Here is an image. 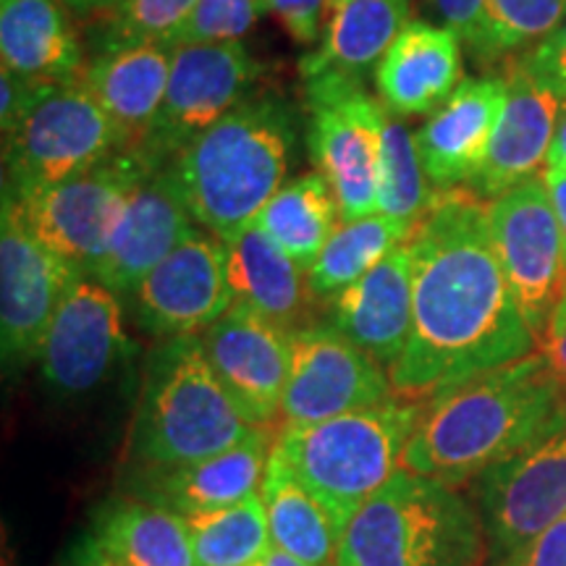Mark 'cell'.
I'll return each mask as SVG.
<instances>
[{"label": "cell", "instance_id": "cell-1", "mask_svg": "<svg viewBox=\"0 0 566 566\" xmlns=\"http://www.w3.org/2000/svg\"><path fill=\"white\" fill-rule=\"evenodd\" d=\"M412 336L388 378L396 396L433 399L446 388L537 352L491 237L488 202L472 189H438L409 237Z\"/></svg>", "mask_w": 566, "mask_h": 566}, {"label": "cell", "instance_id": "cell-2", "mask_svg": "<svg viewBox=\"0 0 566 566\" xmlns=\"http://www.w3.org/2000/svg\"><path fill=\"white\" fill-rule=\"evenodd\" d=\"M566 415V396L541 352L436 394L405 451V470L462 488Z\"/></svg>", "mask_w": 566, "mask_h": 566}, {"label": "cell", "instance_id": "cell-3", "mask_svg": "<svg viewBox=\"0 0 566 566\" xmlns=\"http://www.w3.org/2000/svg\"><path fill=\"white\" fill-rule=\"evenodd\" d=\"M294 145L296 118L279 97L237 105L174 163L195 221L221 242L252 226L283 187Z\"/></svg>", "mask_w": 566, "mask_h": 566}, {"label": "cell", "instance_id": "cell-4", "mask_svg": "<svg viewBox=\"0 0 566 566\" xmlns=\"http://www.w3.org/2000/svg\"><path fill=\"white\" fill-rule=\"evenodd\" d=\"M258 428L212 370L200 336L166 338L145 367L129 433L132 467L200 462Z\"/></svg>", "mask_w": 566, "mask_h": 566}, {"label": "cell", "instance_id": "cell-5", "mask_svg": "<svg viewBox=\"0 0 566 566\" xmlns=\"http://www.w3.org/2000/svg\"><path fill=\"white\" fill-rule=\"evenodd\" d=\"M483 558L478 506L401 467L344 527L334 566H478Z\"/></svg>", "mask_w": 566, "mask_h": 566}, {"label": "cell", "instance_id": "cell-6", "mask_svg": "<svg viewBox=\"0 0 566 566\" xmlns=\"http://www.w3.org/2000/svg\"><path fill=\"white\" fill-rule=\"evenodd\" d=\"M422 415V401L391 396L323 422L289 424L275 446L344 533L359 506L401 470Z\"/></svg>", "mask_w": 566, "mask_h": 566}, {"label": "cell", "instance_id": "cell-7", "mask_svg": "<svg viewBox=\"0 0 566 566\" xmlns=\"http://www.w3.org/2000/svg\"><path fill=\"white\" fill-rule=\"evenodd\" d=\"M310 108V158L334 189L342 223L378 212L386 105L359 76L321 74L304 80Z\"/></svg>", "mask_w": 566, "mask_h": 566}, {"label": "cell", "instance_id": "cell-8", "mask_svg": "<svg viewBox=\"0 0 566 566\" xmlns=\"http://www.w3.org/2000/svg\"><path fill=\"white\" fill-rule=\"evenodd\" d=\"M124 150L122 134L92 92L82 82L63 84L3 134V192L53 187Z\"/></svg>", "mask_w": 566, "mask_h": 566}, {"label": "cell", "instance_id": "cell-9", "mask_svg": "<svg viewBox=\"0 0 566 566\" xmlns=\"http://www.w3.org/2000/svg\"><path fill=\"white\" fill-rule=\"evenodd\" d=\"M155 168L145 153L124 150L80 176L13 197L42 242L82 275H95L126 200Z\"/></svg>", "mask_w": 566, "mask_h": 566}, {"label": "cell", "instance_id": "cell-10", "mask_svg": "<svg viewBox=\"0 0 566 566\" xmlns=\"http://www.w3.org/2000/svg\"><path fill=\"white\" fill-rule=\"evenodd\" d=\"M478 514L491 566L566 514V415L478 478Z\"/></svg>", "mask_w": 566, "mask_h": 566}, {"label": "cell", "instance_id": "cell-11", "mask_svg": "<svg viewBox=\"0 0 566 566\" xmlns=\"http://www.w3.org/2000/svg\"><path fill=\"white\" fill-rule=\"evenodd\" d=\"M488 221L514 300L541 342L566 292V239L543 176L488 202Z\"/></svg>", "mask_w": 566, "mask_h": 566}, {"label": "cell", "instance_id": "cell-12", "mask_svg": "<svg viewBox=\"0 0 566 566\" xmlns=\"http://www.w3.org/2000/svg\"><path fill=\"white\" fill-rule=\"evenodd\" d=\"M258 80L260 63L242 42L174 48L163 108L139 153L168 166L200 134L242 105Z\"/></svg>", "mask_w": 566, "mask_h": 566}, {"label": "cell", "instance_id": "cell-13", "mask_svg": "<svg viewBox=\"0 0 566 566\" xmlns=\"http://www.w3.org/2000/svg\"><path fill=\"white\" fill-rule=\"evenodd\" d=\"M80 271L32 231L17 197L0 216V344L6 363L38 359L48 325Z\"/></svg>", "mask_w": 566, "mask_h": 566}, {"label": "cell", "instance_id": "cell-14", "mask_svg": "<svg viewBox=\"0 0 566 566\" xmlns=\"http://www.w3.org/2000/svg\"><path fill=\"white\" fill-rule=\"evenodd\" d=\"M386 367L331 325L294 331L292 370L281 399L289 424H313L391 399Z\"/></svg>", "mask_w": 566, "mask_h": 566}, {"label": "cell", "instance_id": "cell-15", "mask_svg": "<svg viewBox=\"0 0 566 566\" xmlns=\"http://www.w3.org/2000/svg\"><path fill=\"white\" fill-rule=\"evenodd\" d=\"M132 349L118 294L80 275L61 300L40 346L42 380L59 396L90 394Z\"/></svg>", "mask_w": 566, "mask_h": 566}, {"label": "cell", "instance_id": "cell-16", "mask_svg": "<svg viewBox=\"0 0 566 566\" xmlns=\"http://www.w3.org/2000/svg\"><path fill=\"white\" fill-rule=\"evenodd\" d=\"M139 325L160 338L200 336L237 302L229 252L212 233L192 231L134 289Z\"/></svg>", "mask_w": 566, "mask_h": 566}, {"label": "cell", "instance_id": "cell-17", "mask_svg": "<svg viewBox=\"0 0 566 566\" xmlns=\"http://www.w3.org/2000/svg\"><path fill=\"white\" fill-rule=\"evenodd\" d=\"M205 357L254 424L268 428L281 415L292 370L294 331L250 304L233 302L221 321L200 334Z\"/></svg>", "mask_w": 566, "mask_h": 566}, {"label": "cell", "instance_id": "cell-18", "mask_svg": "<svg viewBox=\"0 0 566 566\" xmlns=\"http://www.w3.org/2000/svg\"><path fill=\"white\" fill-rule=\"evenodd\" d=\"M176 166H160L137 184L92 279L116 294H134L153 268L195 231Z\"/></svg>", "mask_w": 566, "mask_h": 566}, {"label": "cell", "instance_id": "cell-19", "mask_svg": "<svg viewBox=\"0 0 566 566\" xmlns=\"http://www.w3.org/2000/svg\"><path fill=\"white\" fill-rule=\"evenodd\" d=\"M268 441V428H258L233 449L200 462L132 467L126 491L181 516L233 506L263 488L268 457L273 449Z\"/></svg>", "mask_w": 566, "mask_h": 566}, {"label": "cell", "instance_id": "cell-20", "mask_svg": "<svg viewBox=\"0 0 566 566\" xmlns=\"http://www.w3.org/2000/svg\"><path fill=\"white\" fill-rule=\"evenodd\" d=\"M506 108V76L464 80L417 132L424 174L436 189L472 184Z\"/></svg>", "mask_w": 566, "mask_h": 566}, {"label": "cell", "instance_id": "cell-21", "mask_svg": "<svg viewBox=\"0 0 566 566\" xmlns=\"http://www.w3.org/2000/svg\"><path fill=\"white\" fill-rule=\"evenodd\" d=\"M415 271L409 242L388 252L370 273L334 296V325L391 370L412 336Z\"/></svg>", "mask_w": 566, "mask_h": 566}, {"label": "cell", "instance_id": "cell-22", "mask_svg": "<svg viewBox=\"0 0 566 566\" xmlns=\"http://www.w3.org/2000/svg\"><path fill=\"white\" fill-rule=\"evenodd\" d=\"M506 108L493 134L488 158L472 189L483 200L514 189L516 184L535 179L548 163L551 145L562 113V101L541 84H535L520 66L506 71Z\"/></svg>", "mask_w": 566, "mask_h": 566}, {"label": "cell", "instance_id": "cell-23", "mask_svg": "<svg viewBox=\"0 0 566 566\" xmlns=\"http://www.w3.org/2000/svg\"><path fill=\"white\" fill-rule=\"evenodd\" d=\"M462 82V40L428 21L409 19L375 66L380 103L399 118L436 113Z\"/></svg>", "mask_w": 566, "mask_h": 566}, {"label": "cell", "instance_id": "cell-24", "mask_svg": "<svg viewBox=\"0 0 566 566\" xmlns=\"http://www.w3.org/2000/svg\"><path fill=\"white\" fill-rule=\"evenodd\" d=\"M171 74V48L139 42L103 51L84 66L80 82L122 134L126 150H139L150 137Z\"/></svg>", "mask_w": 566, "mask_h": 566}, {"label": "cell", "instance_id": "cell-25", "mask_svg": "<svg viewBox=\"0 0 566 566\" xmlns=\"http://www.w3.org/2000/svg\"><path fill=\"white\" fill-rule=\"evenodd\" d=\"M0 55L3 69L48 87L80 82L84 71L80 38L61 0H3Z\"/></svg>", "mask_w": 566, "mask_h": 566}, {"label": "cell", "instance_id": "cell-26", "mask_svg": "<svg viewBox=\"0 0 566 566\" xmlns=\"http://www.w3.org/2000/svg\"><path fill=\"white\" fill-rule=\"evenodd\" d=\"M409 21V0H328L321 42L300 61L302 82L321 74L363 80Z\"/></svg>", "mask_w": 566, "mask_h": 566}, {"label": "cell", "instance_id": "cell-27", "mask_svg": "<svg viewBox=\"0 0 566 566\" xmlns=\"http://www.w3.org/2000/svg\"><path fill=\"white\" fill-rule=\"evenodd\" d=\"M223 244L237 302L250 304L289 331L304 328L302 317L313 292L302 268L254 223L223 239Z\"/></svg>", "mask_w": 566, "mask_h": 566}, {"label": "cell", "instance_id": "cell-28", "mask_svg": "<svg viewBox=\"0 0 566 566\" xmlns=\"http://www.w3.org/2000/svg\"><path fill=\"white\" fill-rule=\"evenodd\" d=\"M263 504L273 546L313 566H334L342 527L323 501L296 478V472L273 443L263 478Z\"/></svg>", "mask_w": 566, "mask_h": 566}, {"label": "cell", "instance_id": "cell-29", "mask_svg": "<svg viewBox=\"0 0 566 566\" xmlns=\"http://www.w3.org/2000/svg\"><path fill=\"white\" fill-rule=\"evenodd\" d=\"M92 535L126 566H197L187 516L137 495L105 501Z\"/></svg>", "mask_w": 566, "mask_h": 566}, {"label": "cell", "instance_id": "cell-30", "mask_svg": "<svg viewBox=\"0 0 566 566\" xmlns=\"http://www.w3.org/2000/svg\"><path fill=\"white\" fill-rule=\"evenodd\" d=\"M254 226H260L307 273L342 226V212L331 184L315 171L283 184L260 210Z\"/></svg>", "mask_w": 566, "mask_h": 566}, {"label": "cell", "instance_id": "cell-31", "mask_svg": "<svg viewBox=\"0 0 566 566\" xmlns=\"http://www.w3.org/2000/svg\"><path fill=\"white\" fill-rule=\"evenodd\" d=\"M409 237L412 233L405 226L380 216V212L342 223L328 239L315 265L307 271L310 292L317 300H334L346 286L370 273L388 252L407 244Z\"/></svg>", "mask_w": 566, "mask_h": 566}, {"label": "cell", "instance_id": "cell-32", "mask_svg": "<svg viewBox=\"0 0 566 566\" xmlns=\"http://www.w3.org/2000/svg\"><path fill=\"white\" fill-rule=\"evenodd\" d=\"M197 566H260L273 548L263 493L239 504L187 516Z\"/></svg>", "mask_w": 566, "mask_h": 566}, {"label": "cell", "instance_id": "cell-33", "mask_svg": "<svg viewBox=\"0 0 566 566\" xmlns=\"http://www.w3.org/2000/svg\"><path fill=\"white\" fill-rule=\"evenodd\" d=\"M438 189L424 174L417 132L388 113L384 126V150H380L378 212L415 233L428 212L433 210Z\"/></svg>", "mask_w": 566, "mask_h": 566}, {"label": "cell", "instance_id": "cell-34", "mask_svg": "<svg viewBox=\"0 0 566 566\" xmlns=\"http://www.w3.org/2000/svg\"><path fill=\"white\" fill-rule=\"evenodd\" d=\"M566 0H488L485 32L475 59L480 63L533 51L562 24Z\"/></svg>", "mask_w": 566, "mask_h": 566}, {"label": "cell", "instance_id": "cell-35", "mask_svg": "<svg viewBox=\"0 0 566 566\" xmlns=\"http://www.w3.org/2000/svg\"><path fill=\"white\" fill-rule=\"evenodd\" d=\"M197 6V0H118L105 24L103 51L139 42L166 45Z\"/></svg>", "mask_w": 566, "mask_h": 566}, {"label": "cell", "instance_id": "cell-36", "mask_svg": "<svg viewBox=\"0 0 566 566\" xmlns=\"http://www.w3.org/2000/svg\"><path fill=\"white\" fill-rule=\"evenodd\" d=\"M260 17L258 0H197V6L184 21V27L166 42L179 45H221L239 42L252 30Z\"/></svg>", "mask_w": 566, "mask_h": 566}, {"label": "cell", "instance_id": "cell-37", "mask_svg": "<svg viewBox=\"0 0 566 566\" xmlns=\"http://www.w3.org/2000/svg\"><path fill=\"white\" fill-rule=\"evenodd\" d=\"M516 66L535 84L554 92L558 101H566V17L546 40L522 55Z\"/></svg>", "mask_w": 566, "mask_h": 566}, {"label": "cell", "instance_id": "cell-38", "mask_svg": "<svg viewBox=\"0 0 566 566\" xmlns=\"http://www.w3.org/2000/svg\"><path fill=\"white\" fill-rule=\"evenodd\" d=\"M260 11L273 13L302 45H313L321 40L325 17H328V0H258Z\"/></svg>", "mask_w": 566, "mask_h": 566}, {"label": "cell", "instance_id": "cell-39", "mask_svg": "<svg viewBox=\"0 0 566 566\" xmlns=\"http://www.w3.org/2000/svg\"><path fill=\"white\" fill-rule=\"evenodd\" d=\"M441 27L451 30L467 45V51L478 55L485 32L488 0H430Z\"/></svg>", "mask_w": 566, "mask_h": 566}, {"label": "cell", "instance_id": "cell-40", "mask_svg": "<svg viewBox=\"0 0 566 566\" xmlns=\"http://www.w3.org/2000/svg\"><path fill=\"white\" fill-rule=\"evenodd\" d=\"M51 90L55 87L24 80V76H17L9 69L0 71V92H3V97H0V124H3V134H9Z\"/></svg>", "mask_w": 566, "mask_h": 566}, {"label": "cell", "instance_id": "cell-41", "mask_svg": "<svg viewBox=\"0 0 566 566\" xmlns=\"http://www.w3.org/2000/svg\"><path fill=\"white\" fill-rule=\"evenodd\" d=\"M495 566H566V514L533 537L525 548Z\"/></svg>", "mask_w": 566, "mask_h": 566}, {"label": "cell", "instance_id": "cell-42", "mask_svg": "<svg viewBox=\"0 0 566 566\" xmlns=\"http://www.w3.org/2000/svg\"><path fill=\"white\" fill-rule=\"evenodd\" d=\"M541 354L548 359L551 370H554L558 386L566 396V292L558 300L554 315L541 336Z\"/></svg>", "mask_w": 566, "mask_h": 566}, {"label": "cell", "instance_id": "cell-43", "mask_svg": "<svg viewBox=\"0 0 566 566\" xmlns=\"http://www.w3.org/2000/svg\"><path fill=\"white\" fill-rule=\"evenodd\" d=\"M66 566H126V564L118 562L111 551H105L103 543L97 541L95 535H87L71 548Z\"/></svg>", "mask_w": 566, "mask_h": 566}, {"label": "cell", "instance_id": "cell-44", "mask_svg": "<svg viewBox=\"0 0 566 566\" xmlns=\"http://www.w3.org/2000/svg\"><path fill=\"white\" fill-rule=\"evenodd\" d=\"M543 181H546L548 197L551 202H554V210L566 239V171H562V168H546V171H543Z\"/></svg>", "mask_w": 566, "mask_h": 566}, {"label": "cell", "instance_id": "cell-45", "mask_svg": "<svg viewBox=\"0 0 566 566\" xmlns=\"http://www.w3.org/2000/svg\"><path fill=\"white\" fill-rule=\"evenodd\" d=\"M546 168H562V171H566V101H562V113H558L554 145H551Z\"/></svg>", "mask_w": 566, "mask_h": 566}, {"label": "cell", "instance_id": "cell-46", "mask_svg": "<svg viewBox=\"0 0 566 566\" xmlns=\"http://www.w3.org/2000/svg\"><path fill=\"white\" fill-rule=\"evenodd\" d=\"M61 3L76 13H90V11H101V9H113L118 0H61Z\"/></svg>", "mask_w": 566, "mask_h": 566}, {"label": "cell", "instance_id": "cell-47", "mask_svg": "<svg viewBox=\"0 0 566 566\" xmlns=\"http://www.w3.org/2000/svg\"><path fill=\"white\" fill-rule=\"evenodd\" d=\"M260 566H313V564L302 562V558H296L292 554H286V551L273 546L271 551H268V556L263 558V564Z\"/></svg>", "mask_w": 566, "mask_h": 566}, {"label": "cell", "instance_id": "cell-48", "mask_svg": "<svg viewBox=\"0 0 566 566\" xmlns=\"http://www.w3.org/2000/svg\"><path fill=\"white\" fill-rule=\"evenodd\" d=\"M0 3H3V0H0Z\"/></svg>", "mask_w": 566, "mask_h": 566}]
</instances>
